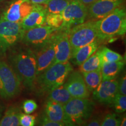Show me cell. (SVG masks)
Listing matches in <instances>:
<instances>
[{"instance_id":"7402d4cb","label":"cell","mask_w":126,"mask_h":126,"mask_svg":"<svg viewBox=\"0 0 126 126\" xmlns=\"http://www.w3.org/2000/svg\"><path fill=\"white\" fill-rule=\"evenodd\" d=\"M86 87L89 92H93L102 81L101 70L82 72Z\"/></svg>"},{"instance_id":"f546056e","label":"cell","mask_w":126,"mask_h":126,"mask_svg":"<svg viewBox=\"0 0 126 126\" xmlns=\"http://www.w3.org/2000/svg\"><path fill=\"white\" fill-rule=\"evenodd\" d=\"M37 105L33 100L28 99L25 100L23 104V110L26 114H31L36 110Z\"/></svg>"},{"instance_id":"484cf974","label":"cell","mask_w":126,"mask_h":126,"mask_svg":"<svg viewBox=\"0 0 126 126\" xmlns=\"http://www.w3.org/2000/svg\"><path fill=\"white\" fill-rule=\"evenodd\" d=\"M45 24L53 28L56 31L62 29L63 19L61 14L47 13Z\"/></svg>"},{"instance_id":"4fadbf2b","label":"cell","mask_w":126,"mask_h":126,"mask_svg":"<svg viewBox=\"0 0 126 126\" xmlns=\"http://www.w3.org/2000/svg\"><path fill=\"white\" fill-rule=\"evenodd\" d=\"M64 83L72 97L77 98H88L90 92L86 87L82 74L79 71H72Z\"/></svg>"},{"instance_id":"d590c367","label":"cell","mask_w":126,"mask_h":126,"mask_svg":"<svg viewBox=\"0 0 126 126\" xmlns=\"http://www.w3.org/2000/svg\"><path fill=\"white\" fill-rule=\"evenodd\" d=\"M120 126H126V119L125 117H124L123 119L121 120Z\"/></svg>"},{"instance_id":"2e32d148","label":"cell","mask_w":126,"mask_h":126,"mask_svg":"<svg viewBox=\"0 0 126 126\" xmlns=\"http://www.w3.org/2000/svg\"><path fill=\"white\" fill-rule=\"evenodd\" d=\"M47 14L46 7L39 4H33L32 10L20 22L23 31L42 26L45 23Z\"/></svg>"},{"instance_id":"4dcf8cb0","label":"cell","mask_w":126,"mask_h":126,"mask_svg":"<svg viewBox=\"0 0 126 126\" xmlns=\"http://www.w3.org/2000/svg\"><path fill=\"white\" fill-rule=\"evenodd\" d=\"M40 124L41 126H65L64 123H59V122H53V121L49 119L47 117V116L45 115L43 116V117L41 119V121L40 122Z\"/></svg>"},{"instance_id":"8fae6325","label":"cell","mask_w":126,"mask_h":126,"mask_svg":"<svg viewBox=\"0 0 126 126\" xmlns=\"http://www.w3.org/2000/svg\"><path fill=\"white\" fill-rule=\"evenodd\" d=\"M68 31L67 29H60L54 33L55 57L52 64L64 63L70 59L71 47Z\"/></svg>"},{"instance_id":"8d00e7d4","label":"cell","mask_w":126,"mask_h":126,"mask_svg":"<svg viewBox=\"0 0 126 126\" xmlns=\"http://www.w3.org/2000/svg\"><path fill=\"white\" fill-rule=\"evenodd\" d=\"M5 0H0V2H2V1H4Z\"/></svg>"},{"instance_id":"8992f818","label":"cell","mask_w":126,"mask_h":126,"mask_svg":"<svg viewBox=\"0 0 126 126\" xmlns=\"http://www.w3.org/2000/svg\"><path fill=\"white\" fill-rule=\"evenodd\" d=\"M21 81L15 71L7 63L0 61V96L5 99L12 98L20 91Z\"/></svg>"},{"instance_id":"cb8c5ba5","label":"cell","mask_w":126,"mask_h":126,"mask_svg":"<svg viewBox=\"0 0 126 126\" xmlns=\"http://www.w3.org/2000/svg\"><path fill=\"white\" fill-rule=\"evenodd\" d=\"M71 0H50L46 4L47 13L61 14Z\"/></svg>"},{"instance_id":"ac0fdd59","label":"cell","mask_w":126,"mask_h":126,"mask_svg":"<svg viewBox=\"0 0 126 126\" xmlns=\"http://www.w3.org/2000/svg\"><path fill=\"white\" fill-rule=\"evenodd\" d=\"M45 115L53 122L63 123L64 120V105L48 100L45 108Z\"/></svg>"},{"instance_id":"ba28073f","label":"cell","mask_w":126,"mask_h":126,"mask_svg":"<svg viewBox=\"0 0 126 126\" xmlns=\"http://www.w3.org/2000/svg\"><path fill=\"white\" fill-rule=\"evenodd\" d=\"M61 15L63 19L61 29L69 30L85 21L88 16L87 7L78 0H71Z\"/></svg>"},{"instance_id":"6da1fadb","label":"cell","mask_w":126,"mask_h":126,"mask_svg":"<svg viewBox=\"0 0 126 126\" xmlns=\"http://www.w3.org/2000/svg\"><path fill=\"white\" fill-rule=\"evenodd\" d=\"M11 67L25 88L33 90L35 88L37 77L36 54L30 48L20 50L10 57Z\"/></svg>"},{"instance_id":"1f68e13d","label":"cell","mask_w":126,"mask_h":126,"mask_svg":"<svg viewBox=\"0 0 126 126\" xmlns=\"http://www.w3.org/2000/svg\"><path fill=\"white\" fill-rule=\"evenodd\" d=\"M118 92L123 95H126V79L125 75L120 79L119 82Z\"/></svg>"},{"instance_id":"d4e9b609","label":"cell","mask_w":126,"mask_h":126,"mask_svg":"<svg viewBox=\"0 0 126 126\" xmlns=\"http://www.w3.org/2000/svg\"><path fill=\"white\" fill-rule=\"evenodd\" d=\"M100 51L102 63L115 62L123 60L122 55L106 47H103L100 48Z\"/></svg>"},{"instance_id":"44dd1931","label":"cell","mask_w":126,"mask_h":126,"mask_svg":"<svg viewBox=\"0 0 126 126\" xmlns=\"http://www.w3.org/2000/svg\"><path fill=\"white\" fill-rule=\"evenodd\" d=\"M72 97L64 83L50 91L48 95V100L58 102L63 105H65Z\"/></svg>"},{"instance_id":"30bf717a","label":"cell","mask_w":126,"mask_h":126,"mask_svg":"<svg viewBox=\"0 0 126 126\" xmlns=\"http://www.w3.org/2000/svg\"><path fill=\"white\" fill-rule=\"evenodd\" d=\"M33 7L29 0H15L4 12L1 18L8 21L20 23Z\"/></svg>"},{"instance_id":"277c9868","label":"cell","mask_w":126,"mask_h":126,"mask_svg":"<svg viewBox=\"0 0 126 126\" xmlns=\"http://www.w3.org/2000/svg\"><path fill=\"white\" fill-rule=\"evenodd\" d=\"M94 103L88 98L72 97L64 105L65 126L83 125L94 112Z\"/></svg>"},{"instance_id":"83f0119b","label":"cell","mask_w":126,"mask_h":126,"mask_svg":"<svg viewBox=\"0 0 126 126\" xmlns=\"http://www.w3.org/2000/svg\"><path fill=\"white\" fill-rule=\"evenodd\" d=\"M121 120L114 113H109L104 117L100 126H120Z\"/></svg>"},{"instance_id":"603a6c76","label":"cell","mask_w":126,"mask_h":126,"mask_svg":"<svg viewBox=\"0 0 126 126\" xmlns=\"http://www.w3.org/2000/svg\"><path fill=\"white\" fill-rule=\"evenodd\" d=\"M20 111L16 107H11L5 113L4 116L0 121L1 126H19Z\"/></svg>"},{"instance_id":"3957f363","label":"cell","mask_w":126,"mask_h":126,"mask_svg":"<svg viewBox=\"0 0 126 126\" xmlns=\"http://www.w3.org/2000/svg\"><path fill=\"white\" fill-rule=\"evenodd\" d=\"M72 71V65L69 61L52 64L37 75L35 86H38L41 92H49L52 89L64 84Z\"/></svg>"},{"instance_id":"9c48e42d","label":"cell","mask_w":126,"mask_h":126,"mask_svg":"<svg viewBox=\"0 0 126 126\" xmlns=\"http://www.w3.org/2000/svg\"><path fill=\"white\" fill-rule=\"evenodd\" d=\"M57 31L48 25H42L23 31L21 40L25 45L40 48L51 39Z\"/></svg>"},{"instance_id":"7a4b0ae2","label":"cell","mask_w":126,"mask_h":126,"mask_svg":"<svg viewBox=\"0 0 126 126\" xmlns=\"http://www.w3.org/2000/svg\"><path fill=\"white\" fill-rule=\"evenodd\" d=\"M97 38L105 41L124 35L126 32V12L123 7L115 9L104 18L95 20Z\"/></svg>"},{"instance_id":"4316f807","label":"cell","mask_w":126,"mask_h":126,"mask_svg":"<svg viewBox=\"0 0 126 126\" xmlns=\"http://www.w3.org/2000/svg\"><path fill=\"white\" fill-rule=\"evenodd\" d=\"M110 105H113L115 111L117 113L124 112L126 110V95H123L117 92Z\"/></svg>"},{"instance_id":"5bb4252c","label":"cell","mask_w":126,"mask_h":126,"mask_svg":"<svg viewBox=\"0 0 126 126\" xmlns=\"http://www.w3.org/2000/svg\"><path fill=\"white\" fill-rule=\"evenodd\" d=\"M119 82L113 79L104 80L93 91V98L99 103L110 105L118 92Z\"/></svg>"},{"instance_id":"5b68a950","label":"cell","mask_w":126,"mask_h":126,"mask_svg":"<svg viewBox=\"0 0 126 126\" xmlns=\"http://www.w3.org/2000/svg\"><path fill=\"white\" fill-rule=\"evenodd\" d=\"M68 35L72 57L79 48L98 39L95 20L75 25L68 30Z\"/></svg>"},{"instance_id":"d6986e66","label":"cell","mask_w":126,"mask_h":126,"mask_svg":"<svg viewBox=\"0 0 126 126\" xmlns=\"http://www.w3.org/2000/svg\"><path fill=\"white\" fill-rule=\"evenodd\" d=\"M124 62L123 60L115 62L102 63L101 70L102 81L115 79L123 70Z\"/></svg>"},{"instance_id":"e0dca14e","label":"cell","mask_w":126,"mask_h":126,"mask_svg":"<svg viewBox=\"0 0 126 126\" xmlns=\"http://www.w3.org/2000/svg\"><path fill=\"white\" fill-rule=\"evenodd\" d=\"M99 44L100 41L97 39L92 43L83 46L77 50L70 59L74 64L79 66L98 49Z\"/></svg>"},{"instance_id":"836d02e7","label":"cell","mask_w":126,"mask_h":126,"mask_svg":"<svg viewBox=\"0 0 126 126\" xmlns=\"http://www.w3.org/2000/svg\"><path fill=\"white\" fill-rule=\"evenodd\" d=\"M33 4L43 5L46 4L50 0H29Z\"/></svg>"},{"instance_id":"52a82bcc","label":"cell","mask_w":126,"mask_h":126,"mask_svg":"<svg viewBox=\"0 0 126 126\" xmlns=\"http://www.w3.org/2000/svg\"><path fill=\"white\" fill-rule=\"evenodd\" d=\"M23 32L20 23L0 18V53H5L21 40Z\"/></svg>"},{"instance_id":"f1b7e54d","label":"cell","mask_w":126,"mask_h":126,"mask_svg":"<svg viewBox=\"0 0 126 126\" xmlns=\"http://www.w3.org/2000/svg\"><path fill=\"white\" fill-rule=\"evenodd\" d=\"M35 116L30 114L20 113L19 116V126H33L35 124Z\"/></svg>"},{"instance_id":"7c38bea8","label":"cell","mask_w":126,"mask_h":126,"mask_svg":"<svg viewBox=\"0 0 126 126\" xmlns=\"http://www.w3.org/2000/svg\"><path fill=\"white\" fill-rule=\"evenodd\" d=\"M123 1V0H96L87 7V17L94 20L103 18L120 7Z\"/></svg>"},{"instance_id":"e575fe53","label":"cell","mask_w":126,"mask_h":126,"mask_svg":"<svg viewBox=\"0 0 126 126\" xmlns=\"http://www.w3.org/2000/svg\"><path fill=\"white\" fill-rule=\"evenodd\" d=\"M78 1L83 4L84 5H85L86 7H88L89 5L96 1V0H78Z\"/></svg>"},{"instance_id":"d6a6232c","label":"cell","mask_w":126,"mask_h":126,"mask_svg":"<svg viewBox=\"0 0 126 126\" xmlns=\"http://www.w3.org/2000/svg\"><path fill=\"white\" fill-rule=\"evenodd\" d=\"M102 120L99 118H94L92 120H91L89 122L87 123V124L85 125L88 126H100Z\"/></svg>"},{"instance_id":"9a60e30c","label":"cell","mask_w":126,"mask_h":126,"mask_svg":"<svg viewBox=\"0 0 126 126\" xmlns=\"http://www.w3.org/2000/svg\"><path fill=\"white\" fill-rule=\"evenodd\" d=\"M37 60V76L45 71L53 64L55 57V40L54 34L36 54Z\"/></svg>"},{"instance_id":"ffe728a7","label":"cell","mask_w":126,"mask_h":126,"mask_svg":"<svg viewBox=\"0 0 126 126\" xmlns=\"http://www.w3.org/2000/svg\"><path fill=\"white\" fill-rule=\"evenodd\" d=\"M102 60L100 49H97L87 60L79 65V71L81 72L93 71L101 69Z\"/></svg>"}]
</instances>
